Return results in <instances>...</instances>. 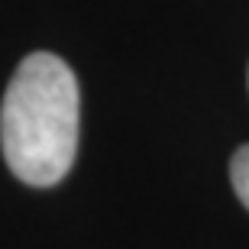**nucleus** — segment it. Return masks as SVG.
I'll return each instance as SVG.
<instances>
[{
	"label": "nucleus",
	"mask_w": 249,
	"mask_h": 249,
	"mask_svg": "<svg viewBox=\"0 0 249 249\" xmlns=\"http://www.w3.org/2000/svg\"><path fill=\"white\" fill-rule=\"evenodd\" d=\"M81 94L71 68L52 52L19 62L0 107V146L10 172L33 188L68 175L78 152Z\"/></svg>",
	"instance_id": "nucleus-1"
},
{
	"label": "nucleus",
	"mask_w": 249,
	"mask_h": 249,
	"mask_svg": "<svg viewBox=\"0 0 249 249\" xmlns=\"http://www.w3.org/2000/svg\"><path fill=\"white\" fill-rule=\"evenodd\" d=\"M230 181H233L236 197H240L243 207L249 211V146L236 149V156H233V162H230Z\"/></svg>",
	"instance_id": "nucleus-2"
}]
</instances>
